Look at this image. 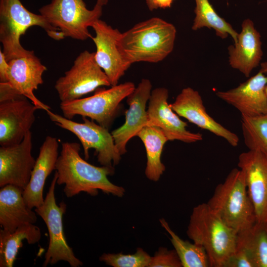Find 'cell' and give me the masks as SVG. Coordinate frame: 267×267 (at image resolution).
I'll list each match as a JSON object with an SVG mask.
<instances>
[{
  "label": "cell",
  "instance_id": "cell-1",
  "mask_svg": "<svg viewBox=\"0 0 267 267\" xmlns=\"http://www.w3.org/2000/svg\"><path fill=\"white\" fill-rule=\"evenodd\" d=\"M81 146L75 142L62 143L56 164V183L64 184L63 191L68 198L81 192L95 196L100 190L104 193L121 197L125 189L112 183L108 176L114 173L113 166L97 167L83 159L80 155Z\"/></svg>",
  "mask_w": 267,
  "mask_h": 267
},
{
  "label": "cell",
  "instance_id": "cell-2",
  "mask_svg": "<svg viewBox=\"0 0 267 267\" xmlns=\"http://www.w3.org/2000/svg\"><path fill=\"white\" fill-rule=\"evenodd\" d=\"M176 33L172 24L159 17H152L121 33L118 46L130 65L139 62L157 63L173 51Z\"/></svg>",
  "mask_w": 267,
  "mask_h": 267
},
{
  "label": "cell",
  "instance_id": "cell-3",
  "mask_svg": "<svg viewBox=\"0 0 267 267\" xmlns=\"http://www.w3.org/2000/svg\"><path fill=\"white\" fill-rule=\"evenodd\" d=\"M194 243L205 249L210 267H223L234 252L237 232L203 203L192 210L186 231Z\"/></svg>",
  "mask_w": 267,
  "mask_h": 267
},
{
  "label": "cell",
  "instance_id": "cell-4",
  "mask_svg": "<svg viewBox=\"0 0 267 267\" xmlns=\"http://www.w3.org/2000/svg\"><path fill=\"white\" fill-rule=\"evenodd\" d=\"M206 203L213 212L237 232L251 227L257 222L244 175L239 168L233 169L224 181L217 185Z\"/></svg>",
  "mask_w": 267,
  "mask_h": 267
},
{
  "label": "cell",
  "instance_id": "cell-5",
  "mask_svg": "<svg viewBox=\"0 0 267 267\" xmlns=\"http://www.w3.org/2000/svg\"><path fill=\"white\" fill-rule=\"evenodd\" d=\"M33 26L42 28L53 40L65 38L43 15L28 10L20 0H0V41L7 61L27 51L21 44L20 38Z\"/></svg>",
  "mask_w": 267,
  "mask_h": 267
},
{
  "label": "cell",
  "instance_id": "cell-6",
  "mask_svg": "<svg viewBox=\"0 0 267 267\" xmlns=\"http://www.w3.org/2000/svg\"><path fill=\"white\" fill-rule=\"evenodd\" d=\"M131 82L111 86L106 89L98 88L89 97L70 102H60L63 116L71 119L80 115L95 121L100 126L109 129L117 117L121 102L135 89Z\"/></svg>",
  "mask_w": 267,
  "mask_h": 267
},
{
  "label": "cell",
  "instance_id": "cell-7",
  "mask_svg": "<svg viewBox=\"0 0 267 267\" xmlns=\"http://www.w3.org/2000/svg\"><path fill=\"white\" fill-rule=\"evenodd\" d=\"M39 11L65 38L84 41L91 38L89 28L100 18L102 6L89 10L83 0H52Z\"/></svg>",
  "mask_w": 267,
  "mask_h": 267
},
{
  "label": "cell",
  "instance_id": "cell-8",
  "mask_svg": "<svg viewBox=\"0 0 267 267\" xmlns=\"http://www.w3.org/2000/svg\"><path fill=\"white\" fill-rule=\"evenodd\" d=\"M57 178L55 172L44 204L34 210L45 222L49 237L43 266L52 265L63 261L67 262L72 267H79L83 265V263L75 256L72 248L68 244L63 231L62 220L66 204L63 201L59 205L56 202L54 192Z\"/></svg>",
  "mask_w": 267,
  "mask_h": 267
},
{
  "label": "cell",
  "instance_id": "cell-9",
  "mask_svg": "<svg viewBox=\"0 0 267 267\" xmlns=\"http://www.w3.org/2000/svg\"><path fill=\"white\" fill-rule=\"evenodd\" d=\"M46 112L56 125L70 132L78 138L86 160L89 158V150L93 148L101 165L114 166L119 163L122 155L108 129L85 117H82L83 123H78L53 113L50 109Z\"/></svg>",
  "mask_w": 267,
  "mask_h": 267
},
{
  "label": "cell",
  "instance_id": "cell-10",
  "mask_svg": "<svg viewBox=\"0 0 267 267\" xmlns=\"http://www.w3.org/2000/svg\"><path fill=\"white\" fill-rule=\"evenodd\" d=\"M102 86L111 87L95 61L94 52L85 50L76 57L64 75L56 81L54 88L60 102L65 103L81 98Z\"/></svg>",
  "mask_w": 267,
  "mask_h": 267
},
{
  "label": "cell",
  "instance_id": "cell-11",
  "mask_svg": "<svg viewBox=\"0 0 267 267\" xmlns=\"http://www.w3.org/2000/svg\"><path fill=\"white\" fill-rule=\"evenodd\" d=\"M39 108L27 97L18 94L0 101V145L21 142L30 131Z\"/></svg>",
  "mask_w": 267,
  "mask_h": 267
},
{
  "label": "cell",
  "instance_id": "cell-12",
  "mask_svg": "<svg viewBox=\"0 0 267 267\" xmlns=\"http://www.w3.org/2000/svg\"><path fill=\"white\" fill-rule=\"evenodd\" d=\"M91 27L95 33L94 37L90 38L96 46L95 61L106 75L111 86H116L131 65L125 60L119 48L121 33L100 19Z\"/></svg>",
  "mask_w": 267,
  "mask_h": 267
},
{
  "label": "cell",
  "instance_id": "cell-13",
  "mask_svg": "<svg viewBox=\"0 0 267 267\" xmlns=\"http://www.w3.org/2000/svg\"><path fill=\"white\" fill-rule=\"evenodd\" d=\"M169 91L165 88L151 91L147 109V126L160 128L170 141L193 143L202 140V134L187 129V124L172 109L168 103Z\"/></svg>",
  "mask_w": 267,
  "mask_h": 267
},
{
  "label": "cell",
  "instance_id": "cell-14",
  "mask_svg": "<svg viewBox=\"0 0 267 267\" xmlns=\"http://www.w3.org/2000/svg\"><path fill=\"white\" fill-rule=\"evenodd\" d=\"M31 131L18 144L0 147V187L7 184L24 189L31 178L36 160L32 155Z\"/></svg>",
  "mask_w": 267,
  "mask_h": 267
},
{
  "label": "cell",
  "instance_id": "cell-15",
  "mask_svg": "<svg viewBox=\"0 0 267 267\" xmlns=\"http://www.w3.org/2000/svg\"><path fill=\"white\" fill-rule=\"evenodd\" d=\"M7 83L17 91L27 97L39 109L45 111L50 107L40 101L34 91L43 84V75L46 67L36 56L33 50L7 61Z\"/></svg>",
  "mask_w": 267,
  "mask_h": 267
},
{
  "label": "cell",
  "instance_id": "cell-16",
  "mask_svg": "<svg viewBox=\"0 0 267 267\" xmlns=\"http://www.w3.org/2000/svg\"><path fill=\"white\" fill-rule=\"evenodd\" d=\"M238 167L244 175L257 222H267V156L249 150L239 155Z\"/></svg>",
  "mask_w": 267,
  "mask_h": 267
},
{
  "label": "cell",
  "instance_id": "cell-17",
  "mask_svg": "<svg viewBox=\"0 0 267 267\" xmlns=\"http://www.w3.org/2000/svg\"><path fill=\"white\" fill-rule=\"evenodd\" d=\"M172 109L179 116L199 128L207 130L226 140L231 146L238 145L239 137L224 128L207 112L199 92L190 87L183 89L174 102L170 104Z\"/></svg>",
  "mask_w": 267,
  "mask_h": 267
},
{
  "label": "cell",
  "instance_id": "cell-18",
  "mask_svg": "<svg viewBox=\"0 0 267 267\" xmlns=\"http://www.w3.org/2000/svg\"><path fill=\"white\" fill-rule=\"evenodd\" d=\"M152 91V84L142 79L134 90L127 97L129 108L125 112L124 123L111 133L115 145L121 155L127 152L128 141L148 124L146 104Z\"/></svg>",
  "mask_w": 267,
  "mask_h": 267
},
{
  "label": "cell",
  "instance_id": "cell-19",
  "mask_svg": "<svg viewBox=\"0 0 267 267\" xmlns=\"http://www.w3.org/2000/svg\"><path fill=\"white\" fill-rule=\"evenodd\" d=\"M267 75L259 71L237 87L216 94L238 110L241 116H257L267 113Z\"/></svg>",
  "mask_w": 267,
  "mask_h": 267
},
{
  "label": "cell",
  "instance_id": "cell-20",
  "mask_svg": "<svg viewBox=\"0 0 267 267\" xmlns=\"http://www.w3.org/2000/svg\"><path fill=\"white\" fill-rule=\"evenodd\" d=\"M58 148V140L50 135L45 137L40 148L30 180L23 190L25 202L31 209L39 207L44 204V185L48 176L56 169Z\"/></svg>",
  "mask_w": 267,
  "mask_h": 267
},
{
  "label": "cell",
  "instance_id": "cell-21",
  "mask_svg": "<svg viewBox=\"0 0 267 267\" xmlns=\"http://www.w3.org/2000/svg\"><path fill=\"white\" fill-rule=\"evenodd\" d=\"M237 42L228 47L230 66L249 77L252 70L260 63L263 51L259 32L250 19L244 20Z\"/></svg>",
  "mask_w": 267,
  "mask_h": 267
},
{
  "label": "cell",
  "instance_id": "cell-22",
  "mask_svg": "<svg viewBox=\"0 0 267 267\" xmlns=\"http://www.w3.org/2000/svg\"><path fill=\"white\" fill-rule=\"evenodd\" d=\"M24 189L18 186L7 184L0 189V225L9 232L19 226L36 223L37 213L26 203Z\"/></svg>",
  "mask_w": 267,
  "mask_h": 267
},
{
  "label": "cell",
  "instance_id": "cell-23",
  "mask_svg": "<svg viewBox=\"0 0 267 267\" xmlns=\"http://www.w3.org/2000/svg\"><path fill=\"white\" fill-rule=\"evenodd\" d=\"M40 228L33 223L18 227L13 232L0 230V267H12L19 250L26 240L29 244H34L41 239Z\"/></svg>",
  "mask_w": 267,
  "mask_h": 267
},
{
  "label": "cell",
  "instance_id": "cell-24",
  "mask_svg": "<svg viewBox=\"0 0 267 267\" xmlns=\"http://www.w3.org/2000/svg\"><path fill=\"white\" fill-rule=\"evenodd\" d=\"M145 148L147 163L145 175L150 180L157 181L165 171L161 161V155L165 143L169 141L164 132L159 127L146 126L137 134Z\"/></svg>",
  "mask_w": 267,
  "mask_h": 267
},
{
  "label": "cell",
  "instance_id": "cell-25",
  "mask_svg": "<svg viewBox=\"0 0 267 267\" xmlns=\"http://www.w3.org/2000/svg\"><path fill=\"white\" fill-rule=\"evenodd\" d=\"M236 247L244 250L255 267H267V222H256L237 233Z\"/></svg>",
  "mask_w": 267,
  "mask_h": 267
},
{
  "label": "cell",
  "instance_id": "cell-26",
  "mask_svg": "<svg viewBox=\"0 0 267 267\" xmlns=\"http://www.w3.org/2000/svg\"><path fill=\"white\" fill-rule=\"evenodd\" d=\"M195 18L192 26L193 30H197L203 27L213 29L216 35L222 39L229 35L235 43L238 33L223 18L216 12L209 0H195Z\"/></svg>",
  "mask_w": 267,
  "mask_h": 267
},
{
  "label": "cell",
  "instance_id": "cell-27",
  "mask_svg": "<svg viewBox=\"0 0 267 267\" xmlns=\"http://www.w3.org/2000/svg\"><path fill=\"white\" fill-rule=\"evenodd\" d=\"M160 222L169 234L171 242L182 267H210L208 255L203 247L180 238L171 229L164 219H160Z\"/></svg>",
  "mask_w": 267,
  "mask_h": 267
},
{
  "label": "cell",
  "instance_id": "cell-28",
  "mask_svg": "<svg viewBox=\"0 0 267 267\" xmlns=\"http://www.w3.org/2000/svg\"><path fill=\"white\" fill-rule=\"evenodd\" d=\"M244 142L249 150L267 156V113L254 117L241 116Z\"/></svg>",
  "mask_w": 267,
  "mask_h": 267
},
{
  "label": "cell",
  "instance_id": "cell-29",
  "mask_svg": "<svg viewBox=\"0 0 267 267\" xmlns=\"http://www.w3.org/2000/svg\"><path fill=\"white\" fill-rule=\"evenodd\" d=\"M151 257L142 248H138L133 254L104 253L99 258L100 261L113 267H149Z\"/></svg>",
  "mask_w": 267,
  "mask_h": 267
},
{
  "label": "cell",
  "instance_id": "cell-30",
  "mask_svg": "<svg viewBox=\"0 0 267 267\" xmlns=\"http://www.w3.org/2000/svg\"><path fill=\"white\" fill-rule=\"evenodd\" d=\"M149 267H182V265L175 249L161 247L151 257Z\"/></svg>",
  "mask_w": 267,
  "mask_h": 267
},
{
  "label": "cell",
  "instance_id": "cell-31",
  "mask_svg": "<svg viewBox=\"0 0 267 267\" xmlns=\"http://www.w3.org/2000/svg\"><path fill=\"white\" fill-rule=\"evenodd\" d=\"M223 267H255L249 255L243 249L236 247Z\"/></svg>",
  "mask_w": 267,
  "mask_h": 267
},
{
  "label": "cell",
  "instance_id": "cell-32",
  "mask_svg": "<svg viewBox=\"0 0 267 267\" xmlns=\"http://www.w3.org/2000/svg\"><path fill=\"white\" fill-rule=\"evenodd\" d=\"M174 0H145L146 4L151 11L159 8H165L171 6Z\"/></svg>",
  "mask_w": 267,
  "mask_h": 267
},
{
  "label": "cell",
  "instance_id": "cell-33",
  "mask_svg": "<svg viewBox=\"0 0 267 267\" xmlns=\"http://www.w3.org/2000/svg\"><path fill=\"white\" fill-rule=\"evenodd\" d=\"M8 64L1 49L0 50V83L7 82Z\"/></svg>",
  "mask_w": 267,
  "mask_h": 267
},
{
  "label": "cell",
  "instance_id": "cell-34",
  "mask_svg": "<svg viewBox=\"0 0 267 267\" xmlns=\"http://www.w3.org/2000/svg\"><path fill=\"white\" fill-rule=\"evenodd\" d=\"M260 71L265 75H267V61L261 63V69ZM265 91L267 95V85L266 87Z\"/></svg>",
  "mask_w": 267,
  "mask_h": 267
},
{
  "label": "cell",
  "instance_id": "cell-35",
  "mask_svg": "<svg viewBox=\"0 0 267 267\" xmlns=\"http://www.w3.org/2000/svg\"><path fill=\"white\" fill-rule=\"evenodd\" d=\"M108 2V0H97L96 4L102 6L106 5Z\"/></svg>",
  "mask_w": 267,
  "mask_h": 267
}]
</instances>
